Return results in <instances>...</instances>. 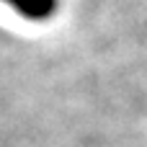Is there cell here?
<instances>
[{"label": "cell", "mask_w": 147, "mask_h": 147, "mask_svg": "<svg viewBox=\"0 0 147 147\" xmlns=\"http://www.w3.org/2000/svg\"><path fill=\"white\" fill-rule=\"evenodd\" d=\"M0 3H5L13 13L34 23H44L54 18L59 10V0H0Z\"/></svg>", "instance_id": "1"}]
</instances>
